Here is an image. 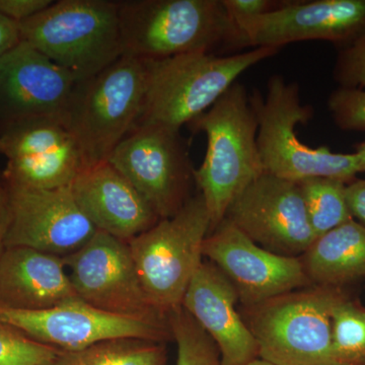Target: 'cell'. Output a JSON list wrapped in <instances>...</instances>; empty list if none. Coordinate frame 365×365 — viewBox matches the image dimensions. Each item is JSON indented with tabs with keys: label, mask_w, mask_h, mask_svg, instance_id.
I'll use <instances>...</instances> for the list:
<instances>
[{
	"label": "cell",
	"mask_w": 365,
	"mask_h": 365,
	"mask_svg": "<svg viewBox=\"0 0 365 365\" xmlns=\"http://www.w3.org/2000/svg\"><path fill=\"white\" fill-rule=\"evenodd\" d=\"M163 343L118 338L102 341L74 351L61 350L46 365H165Z\"/></svg>",
	"instance_id": "22"
},
{
	"label": "cell",
	"mask_w": 365,
	"mask_h": 365,
	"mask_svg": "<svg viewBox=\"0 0 365 365\" xmlns=\"http://www.w3.org/2000/svg\"><path fill=\"white\" fill-rule=\"evenodd\" d=\"M0 323L63 351H74L118 338H137L157 343L173 339L168 321L118 316L101 311L81 299L34 311L0 306Z\"/></svg>",
	"instance_id": "10"
},
{
	"label": "cell",
	"mask_w": 365,
	"mask_h": 365,
	"mask_svg": "<svg viewBox=\"0 0 365 365\" xmlns=\"http://www.w3.org/2000/svg\"><path fill=\"white\" fill-rule=\"evenodd\" d=\"M79 299L101 311L167 322L151 304L126 242L97 230L83 248L63 257Z\"/></svg>",
	"instance_id": "11"
},
{
	"label": "cell",
	"mask_w": 365,
	"mask_h": 365,
	"mask_svg": "<svg viewBox=\"0 0 365 365\" xmlns=\"http://www.w3.org/2000/svg\"><path fill=\"white\" fill-rule=\"evenodd\" d=\"M78 299L63 257L6 247L0 257V306L34 311Z\"/></svg>",
	"instance_id": "19"
},
{
	"label": "cell",
	"mask_w": 365,
	"mask_h": 365,
	"mask_svg": "<svg viewBox=\"0 0 365 365\" xmlns=\"http://www.w3.org/2000/svg\"><path fill=\"white\" fill-rule=\"evenodd\" d=\"M21 41L71 72L78 83L124 56L119 1L60 0L20 24Z\"/></svg>",
	"instance_id": "6"
},
{
	"label": "cell",
	"mask_w": 365,
	"mask_h": 365,
	"mask_svg": "<svg viewBox=\"0 0 365 365\" xmlns=\"http://www.w3.org/2000/svg\"><path fill=\"white\" fill-rule=\"evenodd\" d=\"M287 2V0H222L223 6L235 23L272 13Z\"/></svg>",
	"instance_id": "29"
},
{
	"label": "cell",
	"mask_w": 365,
	"mask_h": 365,
	"mask_svg": "<svg viewBox=\"0 0 365 365\" xmlns=\"http://www.w3.org/2000/svg\"><path fill=\"white\" fill-rule=\"evenodd\" d=\"M344 288H300L242 307L258 357L276 365H338L332 347V312Z\"/></svg>",
	"instance_id": "5"
},
{
	"label": "cell",
	"mask_w": 365,
	"mask_h": 365,
	"mask_svg": "<svg viewBox=\"0 0 365 365\" xmlns=\"http://www.w3.org/2000/svg\"><path fill=\"white\" fill-rule=\"evenodd\" d=\"M187 126L207 138L205 158L194 179L207 206L211 232L235 197L265 173L257 144L258 122L246 86L237 81Z\"/></svg>",
	"instance_id": "2"
},
{
	"label": "cell",
	"mask_w": 365,
	"mask_h": 365,
	"mask_svg": "<svg viewBox=\"0 0 365 365\" xmlns=\"http://www.w3.org/2000/svg\"><path fill=\"white\" fill-rule=\"evenodd\" d=\"M249 47L327 41L338 49L365 33V0L287 1L272 13L237 21Z\"/></svg>",
	"instance_id": "15"
},
{
	"label": "cell",
	"mask_w": 365,
	"mask_h": 365,
	"mask_svg": "<svg viewBox=\"0 0 365 365\" xmlns=\"http://www.w3.org/2000/svg\"><path fill=\"white\" fill-rule=\"evenodd\" d=\"M108 162L145 199L160 220L177 215L192 197L195 169L179 130L137 124Z\"/></svg>",
	"instance_id": "9"
},
{
	"label": "cell",
	"mask_w": 365,
	"mask_h": 365,
	"mask_svg": "<svg viewBox=\"0 0 365 365\" xmlns=\"http://www.w3.org/2000/svg\"><path fill=\"white\" fill-rule=\"evenodd\" d=\"M203 257L232 283L242 307L311 287L299 257H285L262 248L227 220L206 237Z\"/></svg>",
	"instance_id": "13"
},
{
	"label": "cell",
	"mask_w": 365,
	"mask_h": 365,
	"mask_svg": "<svg viewBox=\"0 0 365 365\" xmlns=\"http://www.w3.org/2000/svg\"><path fill=\"white\" fill-rule=\"evenodd\" d=\"M297 184L316 237L352 220L346 200L347 184L344 182L329 178H309Z\"/></svg>",
	"instance_id": "23"
},
{
	"label": "cell",
	"mask_w": 365,
	"mask_h": 365,
	"mask_svg": "<svg viewBox=\"0 0 365 365\" xmlns=\"http://www.w3.org/2000/svg\"><path fill=\"white\" fill-rule=\"evenodd\" d=\"M332 347L338 365H365V307L348 294L333 309Z\"/></svg>",
	"instance_id": "24"
},
{
	"label": "cell",
	"mask_w": 365,
	"mask_h": 365,
	"mask_svg": "<svg viewBox=\"0 0 365 365\" xmlns=\"http://www.w3.org/2000/svg\"><path fill=\"white\" fill-rule=\"evenodd\" d=\"M314 285L344 288L365 279V227L350 220L321 237L299 257Z\"/></svg>",
	"instance_id": "20"
},
{
	"label": "cell",
	"mask_w": 365,
	"mask_h": 365,
	"mask_svg": "<svg viewBox=\"0 0 365 365\" xmlns=\"http://www.w3.org/2000/svg\"><path fill=\"white\" fill-rule=\"evenodd\" d=\"M6 187L9 206L6 247L66 257L83 248L97 232L74 200L71 186L50 190Z\"/></svg>",
	"instance_id": "14"
},
{
	"label": "cell",
	"mask_w": 365,
	"mask_h": 365,
	"mask_svg": "<svg viewBox=\"0 0 365 365\" xmlns=\"http://www.w3.org/2000/svg\"><path fill=\"white\" fill-rule=\"evenodd\" d=\"M124 55L141 60L249 48L222 0L119 1Z\"/></svg>",
	"instance_id": "1"
},
{
	"label": "cell",
	"mask_w": 365,
	"mask_h": 365,
	"mask_svg": "<svg viewBox=\"0 0 365 365\" xmlns=\"http://www.w3.org/2000/svg\"><path fill=\"white\" fill-rule=\"evenodd\" d=\"M211 230L210 216L201 194L172 217L127 242L148 299L168 316L182 306L190 283L203 262V244Z\"/></svg>",
	"instance_id": "8"
},
{
	"label": "cell",
	"mask_w": 365,
	"mask_h": 365,
	"mask_svg": "<svg viewBox=\"0 0 365 365\" xmlns=\"http://www.w3.org/2000/svg\"><path fill=\"white\" fill-rule=\"evenodd\" d=\"M333 79L339 88L365 90V33L351 44L338 49Z\"/></svg>",
	"instance_id": "28"
},
{
	"label": "cell",
	"mask_w": 365,
	"mask_h": 365,
	"mask_svg": "<svg viewBox=\"0 0 365 365\" xmlns=\"http://www.w3.org/2000/svg\"><path fill=\"white\" fill-rule=\"evenodd\" d=\"M173 340L176 341V365H223L217 346L182 306L168 314Z\"/></svg>",
	"instance_id": "25"
},
{
	"label": "cell",
	"mask_w": 365,
	"mask_h": 365,
	"mask_svg": "<svg viewBox=\"0 0 365 365\" xmlns=\"http://www.w3.org/2000/svg\"><path fill=\"white\" fill-rule=\"evenodd\" d=\"M225 220L281 256L300 257L316 240L299 184L266 172L235 197Z\"/></svg>",
	"instance_id": "12"
},
{
	"label": "cell",
	"mask_w": 365,
	"mask_h": 365,
	"mask_svg": "<svg viewBox=\"0 0 365 365\" xmlns=\"http://www.w3.org/2000/svg\"><path fill=\"white\" fill-rule=\"evenodd\" d=\"M250 102L258 122L257 144L266 173L295 182L329 178L348 185L357 179L354 153H333L326 146L313 148L297 137V125L306 126L314 117V108L302 103L299 83L273 74L265 95L255 91Z\"/></svg>",
	"instance_id": "4"
},
{
	"label": "cell",
	"mask_w": 365,
	"mask_h": 365,
	"mask_svg": "<svg viewBox=\"0 0 365 365\" xmlns=\"http://www.w3.org/2000/svg\"><path fill=\"white\" fill-rule=\"evenodd\" d=\"M9 225V196H7L6 185L0 180V257L6 249V237Z\"/></svg>",
	"instance_id": "33"
},
{
	"label": "cell",
	"mask_w": 365,
	"mask_h": 365,
	"mask_svg": "<svg viewBox=\"0 0 365 365\" xmlns=\"http://www.w3.org/2000/svg\"><path fill=\"white\" fill-rule=\"evenodd\" d=\"M76 79L21 41L0 58V115L4 124L33 117L63 119Z\"/></svg>",
	"instance_id": "16"
},
{
	"label": "cell",
	"mask_w": 365,
	"mask_h": 365,
	"mask_svg": "<svg viewBox=\"0 0 365 365\" xmlns=\"http://www.w3.org/2000/svg\"><path fill=\"white\" fill-rule=\"evenodd\" d=\"M78 145L64 120L33 117L4 124L0 131V155L7 160L41 157Z\"/></svg>",
	"instance_id": "21"
},
{
	"label": "cell",
	"mask_w": 365,
	"mask_h": 365,
	"mask_svg": "<svg viewBox=\"0 0 365 365\" xmlns=\"http://www.w3.org/2000/svg\"><path fill=\"white\" fill-rule=\"evenodd\" d=\"M52 0H0V14L21 24L51 6Z\"/></svg>",
	"instance_id": "30"
},
{
	"label": "cell",
	"mask_w": 365,
	"mask_h": 365,
	"mask_svg": "<svg viewBox=\"0 0 365 365\" xmlns=\"http://www.w3.org/2000/svg\"><path fill=\"white\" fill-rule=\"evenodd\" d=\"M71 189L96 230L121 241H131L160 220L145 199L108 160L81 170Z\"/></svg>",
	"instance_id": "17"
},
{
	"label": "cell",
	"mask_w": 365,
	"mask_h": 365,
	"mask_svg": "<svg viewBox=\"0 0 365 365\" xmlns=\"http://www.w3.org/2000/svg\"><path fill=\"white\" fill-rule=\"evenodd\" d=\"M354 155L356 157L359 172L365 173V140L355 145Z\"/></svg>",
	"instance_id": "34"
},
{
	"label": "cell",
	"mask_w": 365,
	"mask_h": 365,
	"mask_svg": "<svg viewBox=\"0 0 365 365\" xmlns=\"http://www.w3.org/2000/svg\"><path fill=\"white\" fill-rule=\"evenodd\" d=\"M245 365H276L271 364V362L267 361V360H264L260 359V357H257V359H255L252 360V361L248 362V364Z\"/></svg>",
	"instance_id": "35"
},
{
	"label": "cell",
	"mask_w": 365,
	"mask_h": 365,
	"mask_svg": "<svg viewBox=\"0 0 365 365\" xmlns=\"http://www.w3.org/2000/svg\"><path fill=\"white\" fill-rule=\"evenodd\" d=\"M328 110L343 131H365V90L339 88L329 96Z\"/></svg>",
	"instance_id": "27"
},
{
	"label": "cell",
	"mask_w": 365,
	"mask_h": 365,
	"mask_svg": "<svg viewBox=\"0 0 365 365\" xmlns=\"http://www.w3.org/2000/svg\"><path fill=\"white\" fill-rule=\"evenodd\" d=\"M346 200L353 220L365 227V179H355L346 186Z\"/></svg>",
	"instance_id": "31"
},
{
	"label": "cell",
	"mask_w": 365,
	"mask_h": 365,
	"mask_svg": "<svg viewBox=\"0 0 365 365\" xmlns=\"http://www.w3.org/2000/svg\"><path fill=\"white\" fill-rule=\"evenodd\" d=\"M279 51L280 48L260 47L228 55L196 52L143 60L145 91L137 124L181 131L210 109L244 72Z\"/></svg>",
	"instance_id": "3"
},
{
	"label": "cell",
	"mask_w": 365,
	"mask_h": 365,
	"mask_svg": "<svg viewBox=\"0 0 365 365\" xmlns=\"http://www.w3.org/2000/svg\"><path fill=\"white\" fill-rule=\"evenodd\" d=\"M60 351L0 323V365H46Z\"/></svg>",
	"instance_id": "26"
},
{
	"label": "cell",
	"mask_w": 365,
	"mask_h": 365,
	"mask_svg": "<svg viewBox=\"0 0 365 365\" xmlns=\"http://www.w3.org/2000/svg\"><path fill=\"white\" fill-rule=\"evenodd\" d=\"M20 42V24L0 14V58Z\"/></svg>",
	"instance_id": "32"
},
{
	"label": "cell",
	"mask_w": 365,
	"mask_h": 365,
	"mask_svg": "<svg viewBox=\"0 0 365 365\" xmlns=\"http://www.w3.org/2000/svg\"><path fill=\"white\" fill-rule=\"evenodd\" d=\"M237 302L227 276L204 261L182 299V307L217 346L223 365H245L258 357V346L237 311Z\"/></svg>",
	"instance_id": "18"
},
{
	"label": "cell",
	"mask_w": 365,
	"mask_h": 365,
	"mask_svg": "<svg viewBox=\"0 0 365 365\" xmlns=\"http://www.w3.org/2000/svg\"><path fill=\"white\" fill-rule=\"evenodd\" d=\"M145 91L143 60L124 55L97 76L76 83L64 115L85 168L106 162L136 126Z\"/></svg>",
	"instance_id": "7"
}]
</instances>
